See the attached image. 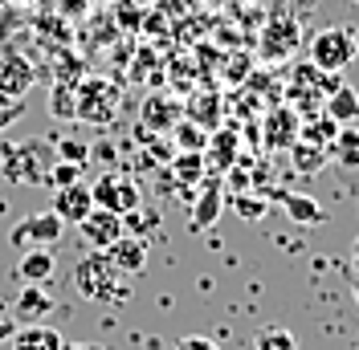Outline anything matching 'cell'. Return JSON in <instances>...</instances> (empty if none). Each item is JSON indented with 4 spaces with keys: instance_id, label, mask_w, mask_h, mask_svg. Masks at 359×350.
<instances>
[{
    "instance_id": "44dd1931",
    "label": "cell",
    "mask_w": 359,
    "mask_h": 350,
    "mask_svg": "<svg viewBox=\"0 0 359 350\" xmlns=\"http://www.w3.org/2000/svg\"><path fill=\"white\" fill-rule=\"evenodd\" d=\"M253 350H298V338H294V330L269 322L253 334Z\"/></svg>"
},
{
    "instance_id": "6da1fadb",
    "label": "cell",
    "mask_w": 359,
    "mask_h": 350,
    "mask_svg": "<svg viewBox=\"0 0 359 350\" xmlns=\"http://www.w3.org/2000/svg\"><path fill=\"white\" fill-rule=\"evenodd\" d=\"M74 289L78 298L98 302V306H118L127 302V273H118V265L102 253V248H90L82 261L74 265Z\"/></svg>"
},
{
    "instance_id": "8d00e7d4",
    "label": "cell",
    "mask_w": 359,
    "mask_h": 350,
    "mask_svg": "<svg viewBox=\"0 0 359 350\" xmlns=\"http://www.w3.org/2000/svg\"><path fill=\"white\" fill-rule=\"evenodd\" d=\"M355 4H359V0H355Z\"/></svg>"
},
{
    "instance_id": "7402d4cb",
    "label": "cell",
    "mask_w": 359,
    "mask_h": 350,
    "mask_svg": "<svg viewBox=\"0 0 359 350\" xmlns=\"http://www.w3.org/2000/svg\"><path fill=\"white\" fill-rule=\"evenodd\" d=\"M188 118L204 127V131H217V122H221V98H212V94H196L192 102H188Z\"/></svg>"
},
{
    "instance_id": "ba28073f",
    "label": "cell",
    "mask_w": 359,
    "mask_h": 350,
    "mask_svg": "<svg viewBox=\"0 0 359 350\" xmlns=\"http://www.w3.org/2000/svg\"><path fill=\"white\" fill-rule=\"evenodd\" d=\"M53 314V293L45 285H21V298H13V322L17 326H33Z\"/></svg>"
},
{
    "instance_id": "d6986e66",
    "label": "cell",
    "mask_w": 359,
    "mask_h": 350,
    "mask_svg": "<svg viewBox=\"0 0 359 350\" xmlns=\"http://www.w3.org/2000/svg\"><path fill=\"white\" fill-rule=\"evenodd\" d=\"M224 212V196H221V188H204L201 200L192 204V232H208L212 224H217V216Z\"/></svg>"
},
{
    "instance_id": "3957f363",
    "label": "cell",
    "mask_w": 359,
    "mask_h": 350,
    "mask_svg": "<svg viewBox=\"0 0 359 350\" xmlns=\"http://www.w3.org/2000/svg\"><path fill=\"white\" fill-rule=\"evenodd\" d=\"M123 110V90L111 78L90 74L74 86V118H82L86 127H111Z\"/></svg>"
},
{
    "instance_id": "4316f807",
    "label": "cell",
    "mask_w": 359,
    "mask_h": 350,
    "mask_svg": "<svg viewBox=\"0 0 359 350\" xmlns=\"http://www.w3.org/2000/svg\"><path fill=\"white\" fill-rule=\"evenodd\" d=\"M78 179H82V163H66V159H57L45 175L49 188H66V183H78Z\"/></svg>"
},
{
    "instance_id": "5b68a950",
    "label": "cell",
    "mask_w": 359,
    "mask_h": 350,
    "mask_svg": "<svg viewBox=\"0 0 359 350\" xmlns=\"http://www.w3.org/2000/svg\"><path fill=\"white\" fill-rule=\"evenodd\" d=\"M90 196H94V208H107V212H118V216H127V212H135L143 204L139 183H135L131 175H114V172L98 175L90 183Z\"/></svg>"
},
{
    "instance_id": "52a82bcc",
    "label": "cell",
    "mask_w": 359,
    "mask_h": 350,
    "mask_svg": "<svg viewBox=\"0 0 359 350\" xmlns=\"http://www.w3.org/2000/svg\"><path fill=\"white\" fill-rule=\"evenodd\" d=\"M33 82H37V69H33L29 57H21V53L0 57V94L4 98H25L33 90Z\"/></svg>"
},
{
    "instance_id": "1f68e13d",
    "label": "cell",
    "mask_w": 359,
    "mask_h": 350,
    "mask_svg": "<svg viewBox=\"0 0 359 350\" xmlns=\"http://www.w3.org/2000/svg\"><path fill=\"white\" fill-rule=\"evenodd\" d=\"M176 350H221L212 338H180Z\"/></svg>"
},
{
    "instance_id": "9a60e30c",
    "label": "cell",
    "mask_w": 359,
    "mask_h": 350,
    "mask_svg": "<svg viewBox=\"0 0 359 350\" xmlns=\"http://www.w3.org/2000/svg\"><path fill=\"white\" fill-rule=\"evenodd\" d=\"M298 114H294V106H273L266 118V147H290L294 139H298Z\"/></svg>"
},
{
    "instance_id": "f1b7e54d",
    "label": "cell",
    "mask_w": 359,
    "mask_h": 350,
    "mask_svg": "<svg viewBox=\"0 0 359 350\" xmlns=\"http://www.w3.org/2000/svg\"><path fill=\"white\" fill-rule=\"evenodd\" d=\"M53 151H57V159H66V163H82V167L90 163V147L78 143V139H53Z\"/></svg>"
},
{
    "instance_id": "e575fe53",
    "label": "cell",
    "mask_w": 359,
    "mask_h": 350,
    "mask_svg": "<svg viewBox=\"0 0 359 350\" xmlns=\"http://www.w3.org/2000/svg\"><path fill=\"white\" fill-rule=\"evenodd\" d=\"M351 269H355V277H359V237H355V244H351Z\"/></svg>"
},
{
    "instance_id": "484cf974",
    "label": "cell",
    "mask_w": 359,
    "mask_h": 350,
    "mask_svg": "<svg viewBox=\"0 0 359 350\" xmlns=\"http://www.w3.org/2000/svg\"><path fill=\"white\" fill-rule=\"evenodd\" d=\"M49 114L53 118H74V86H53L49 90Z\"/></svg>"
},
{
    "instance_id": "ac0fdd59",
    "label": "cell",
    "mask_w": 359,
    "mask_h": 350,
    "mask_svg": "<svg viewBox=\"0 0 359 350\" xmlns=\"http://www.w3.org/2000/svg\"><path fill=\"white\" fill-rule=\"evenodd\" d=\"M290 159H294V172L298 175H314V172L327 167L331 147H323V143H306V139H294L290 143Z\"/></svg>"
},
{
    "instance_id": "2e32d148",
    "label": "cell",
    "mask_w": 359,
    "mask_h": 350,
    "mask_svg": "<svg viewBox=\"0 0 359 350\" xmlns=\"http://www.w3.org/2000/svg\"><path fill=\"white\" fill-rule=\"evenodd\" d=\"M62 330L45 326V322H33V326H17L13 334V350H62Z\"/></svg>"
},
{
    "instance_id": "d590c367",
    "label": "cell",
    "mask_w": 359,
    "mask_h": 350,
    "mask_svg": "<svg viewBox=\"0 0 359 350\" xmlns=\"http://www.w3.org/2000/svg\"><path fill=\"white\" fill-rule=\"evenodd\" d=\"M351 289H355V302H359V277H355V285H351Z\"/></svg>"
},
{
    "instance_id": "9c48e42d",
    "label": "cell",
    "mask_w": 359,
    "mask_h": 350,
    "mask_svg": "<svg viewBox=\"0 0 359 350\" xmlns=\"http://www.w3.org/2000/svg\"><path fill=\"white\" fill-rule=\"evenodd\" d=\"M82 228V237H86L90 248H107V244H114L127 228H123V216L118 212H107V208H90L86 220L78 224Z\"/></svg>"
},
{
    "instance_id": "7c38bea8",
    "label": "cell",
    "mask_w": 359,
    "mask_h": 350,
    "mask_svg": "<svg viewBox=\"0 0 359 350\" xmlns=\"http://www.w3.org/2000/svg\"><path fill=\"white\" fill-rule=\"evenodd\" d=\"M53 273H57V257H53V248H25L21 261L13 265V277H17L21 285H45Z\"/></svg>"
},
{
    "instance_id": "8992f818",
    "label": "cell",
    "mask_w": 359,
    "mask_h": 350,
    "mask_svg": "<svg viewBox=\"0 0 359 350\" xmlns=\"http://www.w3.org/2000/svg\"><path fill=\"white\" fill-rule=\"evenodd\" d=\"M62 232H66V224H62L57 212H33V216L13 224L8 241L17 244V248H53V244L62 241Z\"/></svg>"
},
{
    "instance_id": "603a6c76",
    "label": "cell",
    "mask_w": 359,
    "mask_h": 350,
    "mask_svg": "<svg viewBox=\"0 0 359 350\" xmlns=\"http://www.w3.org/2000/svg\"><path fill=\"white\" fill-rule=\"evenodd\" d=\"M172 172H176V179L184 188H196L204 179V151H180L172 159Z\"/></svg>"
},
{
    "instance_id": "277c9868",
    "label": "cell",
    "mask_w": 359,
    "mask_h": 350,
    "mask_svg": "<svg viewBox=\"0 0 359 350\" xmlns=\"http://www.w3.org/2000/svg\"><path fill=\"white\" fill-rule=\"evenodd\" d=\"M359 57V33L351 24H331V29H318L311 37V66L339 74Z\"/></svg>"
},
{
    "instance_id": "4fadbf2b",
    "label": "cell",
    "mask_w": 359,
    "mask_h": 350,
    "mask_svg": "<svg viewBox=\"0 0 359 350\" xmlns=\"http://www.w3.org/2000/svg\"><path fill=\"white\" fill-rule=\"evenodd\" d=\"M323 114L339 122V127H355L359 122V90L347 86V82H339L327 98H323Z\"/></svg>"
},
{
    "instance_id": "4dcf8cb0",
    "label": "cell",
    "mask_w": 359,
    "mask_h": 350,
    "mask_svg": "<svg viewBox=\"0 0 359 350\" xmlns=\"http://www.w3.org/2000/svg\"><path fill=\"white\" fill-rule=\"evenodd\" d=\"M21 114H25V98H4V94H0V134L8 131Z\"/></svg>"
},
{
    "instance_id": "f546056e",
    "label": "cell",
    "mask_w": 359,
    "mask_h": 350,
    "mask_svg": "<svg viewBox=\"0 0 359 350\" xmlns=\"http://www.w3.org/2000/svg\"><path fill=\"white\" fill-rule=\"evenodd\" d=\"M266 208H269V204L262 196H249V192L233 196V212H237L241 220H262V216H266Z\"/></svg>"
},
{
    "instance_id": "5bb4252c",
    "label": "cell",
    "mask_w": 359,
    "mask_h": 350,
    "mask_svg": "<svg viewBox=\"0 0 359 350\" xmlns=\"http://www.w3.org/2000/svg\"><path fill=\"white\" fill-rule=\"evenodd\" d=\"M180 122V102L172 98H147L143 106H139V131H172Z\"/></svg>"
},
{
    "instance_id": "cb8c5ba5",
    "label": "cell",
    "mask_w": 359,
    "mask_h": 350,
    "mask_svg": "<svg viewBox=\"0 0 359 350\" xmlns=\"http://www.w3.org/2000/svg\"><path fill=\"white\" fill-rule=\"evenodd\" d=\"M172 139H176L180 151H204V147H208V134H204V127H196L192 118H180L176 127H172Z\"/></svg>"
},
{
    "instance_id": "30bf717a",
    "label": "cell",
    "mask_w": 359,
    "mask_h": 350,
    "mask_svg": "<svg viewBox=\"0 0 359 350\" xmlns=\"http://www.w3.org/2000/svg\"><path fill=\"white\" fill-rule=\"evenodd\" d=\"M114 265H118V273H127V277H139L143 269H147V241L143 237H135V232H123L114 244L102 248Z\"/></svg>"
},
{
    "instance_id": "836d02e7",
    "label": "cell",
    "mask_w": 359,
    "mask_h": 350,
    "mask_svg": "<svg viewBox=\"0 0 359 350\" xmlns=\"http://www.w3.org/2000/svg\"><path fill=\"white\" fill-rule=\"evenodd\" d=\"M62 350H102V346H94V342H62Z\"/></svg>"
},
{
    "instance_id": "7a4b0ae2",
    "label": "cell",
    "mask_w": 359,
    "mask_h": 350,
    "mask_svg": "<svg viewBox=\"0 0 359 350\" xmlns=\"http://www.w3.org/2000/svg\"><path fill=\"white\" fill-rule=\"evenodd\" d=\"M53 163H57V151L49 139H21L0 147V175L21 188H41Z\"/></svg>"
},
{
    "instance_id": "83f0119b",
    "label": "cell",
    "mask_w": 359,
    "mask_h": 350,
    "mask_svg": "<svg viewBox=\"0 0 359 350\" xmlns=\"http://www.w3.org/2000/svg\"><path fill=\"white\" fill-rule=\"evenodd\" d=\"M212 143V151H217V172H224L233 159H237V134L233 131H221L217 139H208Z\"/></svg>"
},
{
    "instance_id": "d6a6232c",
    "label": "cell",
    "mask_w": 359,
    "mask_h": 350,
    "mask_svg": "<svg viewBox=\"0 0 359 350\" xmlns=\"http://www.w3.org/2000/svg\"><path fill=\"white\" fill-rule=\"evenodd\" d=\"M13 334H17V322H13V318H0V346L13 342Z\"/></svg>"
},
{
    "instance_id": "d4e9b609",
    "label": "cell",
    "mask_w": 359,
    "mask_h": 350,
    "mask_svg": "<svg viewBox=\"0 0 359 350\" xmlns=\"http://www.w3.org/2000/svg\"><path fill=\"white\" fill-rule=\"evenodd\" d=\"M335 134H339V122H331L327 114H323L318 122H302V127H298V139H306V143H323V147H331Z\"/></svg>"
},
{
    "instance_id": "ffe728a7",
    "label": "cell",
    "mask_w": 359,
    "mask_h": 350,
    "mask_svg": "<svg viewBox=\"0 0 359 350\" xmlns=\"http://www.w3.org/2000/svg\"><path fill=\"white\" fill-rule=\"evenodd\" d=\"M331 159L347 172H359V122L355 127H339V134L331 139Z\"/></svg>"
},
{
    "instance_id": "e0dca14e",
    "label": "cell",
    "mask_w": 359,
    "mask_h": 350,
    "mask_svg": "<svg viewBox=\"0 0 359 350\" xmlns=\"http://www.w3.org/2000/svg\"><path fill=\"white\" fill-rule=\"evenodd\" d=\"M282 208H286V216L294 220V224H323L327 220V212H323V204L314 196H306V192H282Z\"/></svg>"
},
{
    "instance_id": "8fae6325",
    "label": "cell",
    "mask_w": 359,
    "mask_h": 350,
    "mask_svg": "<svg viewBox=\"0 0 359 350\" xmlns=\"http://www.w3.org/2000/svg\"><path fill=\"white\" fill-rule=\"evenodd\" d=\"M90 208H94V196L82 179L66 183V188H53V212L62 216V224H82Z\"/></svg>"
}]
</instances>
